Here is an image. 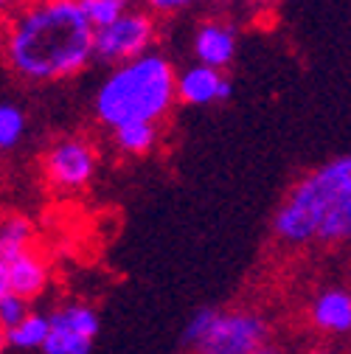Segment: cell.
Masks as SVG:
<instances>
[{"mask_svg": "<svg viewBox=\"0 0 351 354\" xmlns=\"http://www.w3.org/2000/svg\"><path fill=\"white\" fill-rule=\"evenodd\" d=\"M17 3H23V0H0V6H3V15H6V12H12Z\"/></svg>", "mask_w": 351, "mask_h": 354, "instance_id": "cell-22", "label": "cell"}, {"mask_svg": "<svg viewBox=\"0 0 351 354\" xmlns=\"http://www.w3.org/2000/svg\"><path fill=\"white\" fill-rule=\"evenodd\" d=\"M26 129H28V115L20 104L15 102L0 104V149L3 152L17 149L26 138Z\"/></svg>", "mask_w": 351, "mask_h": 354, "instance_id": "cell-16", "label": "cell"}, {"mask_svg": "<svg viewBox=\"0 0 351 354\" xmlns=\"http://www.w3.org/2000/svg\"><path fill=\"white\" fill-rule=\"evenodd\" d=\"M178 102V71L171 59L152 51L141 59L110 68L93 93V115L110 132L115 127L160 124Z\"/></svg>", "mask_w": 351, "mask_h": 354, "instance_id": "cell-2", "label": "cell"}, {"mask_svg": "<svg viewBox=\"0 0 351 354\" xmlns=\"http://www.w3.org/2000/svg\"><path fill=\"white\" fill-rule=\"evenodd\" d=\"M158 42V17L146 9H126L113 26L96 31V62L107 68H118L133 59H141L155 51Z\"/></svg>", "mask_w": 351, "mask_h": 354, "instance_id": "cell-5", "label": "cell"}, {"mask_svg": "<svg viewBox=\"0 0 351 354\" xmlns=\"http://www.w3.org/2000/svg\"><path fill=\"white\" fill-rule=\"evenodd\" d=\"M303 354H340V351L332 348V346H312V348H306Z\"/></svg>", "mask_w": 351, "mask_h": 354, "instance_id": "cell-21", "label": "cell"}, {"mask_svg": "<svg viewBox=\"0 0 351 354\" xmlns=\"http://www.w3.org/2000/svg\"><path fill=\"white\" fill-rule=\"evenodd\" d=\"M310 324L323 337H348L351 335V290L326 287L310 304Z\"/></svg>", "mask_w": 351, "mask_h": 354, "instance_id": "cell-11", "label": "cell"}, {"mask_svg": "<svg viewBox=\"0 0 351 354\" xmlns=\"http://www.w3.org/2000/svg\"><path fill=\"white\" fill-rule=\"evenodd\" d=\"M79 6L84 12V17L91 20V26L99 31V28H107L113 26L129 6H124L121 0H79Z\"/></svg>", "mask_w": 351, "mask_h": 354, "instance_id": "cell-17", "label": "cell"}, {"mask_svg": "<svg viewBox=\"0 0 351 354\" xmlns=\"http://www.w3.org/2000/svg\"><path fill=\"white\" fill-rule=\"evenodd\" d=\"M194 62L225 71L236 57V31L222 20H202L191 34Z\"/></svg>", "mask_w": 351, "mask_h": 354, "instance_id": "cell-10", "label": "cell"}, {"mask_svg": "<svg viewBox=\"0 0 351 354\" xmlns=\"http://www.w3.org/2000/svg\"><path fill=\"white\" fill-rule=\"evenodd\" d=\"M141 3L155 17H174V15H183V12L194 9L200 0H141Z\"/></svg>", "mask_w": 351, "mask_h": 354, "instance_id": "cell-19", "label": "cell"}, {"mask_svg": "<svg viewBox=\"0 0 351 354\" xmlns=\"http://www.w3.org/2000/svg\"><path fill=\"white\" fill-rule=\"evenodd\" d=\"M28 313H31L28 301H23L17 295H0V329L17 326Z\"/></svg>", "mask_w": 351, "mask_h": 354, "instance_id": "cell-18", "label": "cell"}, {"mask_svg": "<svg viewBox=\"0 0 351 354\" xmlns=\"http://www.w3.org/2000/svg\"><path fill=\"white\" fill-rule=\"evenodd\" d=\"M253 354H287L281 346H276V343H265V346H261V348H256Z\"/></svg>", "mask_w": 351, "mask_h": 354, "instance_id": "cell-20", "label": "cell"}, {"mask_svg": "<svg viewBox=\"0 0 351 354\" xmlns=\"http://www.w3.org/2000/svg\"><path fill=\"white\" fill-rule=\"evenodd\" d=\"M234 93V82L225 71H216L200 62H191L178 71V102L186 107H211L222 104Z\"/></svg>", "mask_w": 351, "mask_h": 354, "instance_id": "cell-8", "label": "cell"}, {"mask_svg": "<svg viewBox=\"0 0 351 354\" xmlns=\"http://www.w3.org/2000/svg\"><path fill=\"white\" fill-rule=\"evenodd\" d=\"M180 343L191 354H253L270 343V324L256 309L202 306L186 321Z\"/></svg>", "mask_w": 351, "mask_h": 354, "instance_id": "cell-4", "label": "cell"}, {"mask_svg": "<svg viewBox=\"0 0 351 354\" xmlns=\"http://www.w3.org/2000/svg\"><path fill=\"white\" fill-rule=\"evenodd\" d=\"M96 28L76 0H23L3 20V59L26 84L73 79L96 62Z\"/></svg>", "mask_w": 351, "mask_h": 354, "instance_id": "cell-1", "label": "cell"}, {"mask_svg": "<svg viewBox=\"0 0 351 354\" xmlns=\"http://www.w3.org/2000/svg\"><path fill=\"white\" fill-rule=\"evenodd\" d=\"M121 3H124V6H129V9H133V3H138V0H121Z\"/></svg>", "mask_w": 351, "mask_h": 354, "instance_id": "cell-23", "label": "cell"}, {"mask_svg": "<svg viewBox=\"0 0 351 354\" xmlns=\"http://www.w3.org/2000/svg\"><path fill=\"white\" fill-rule=\"evenodd\" d=\"M351 194V152L306 171L290 189L273 216V234L287 248L318 242V231L332 208Z\"/></svg>", "mask_w": 351, "mask_h": 354, "instance_id": "cell-3", "label": "cell"}, {"mask_svg": "<svg viewBox=\"0 0 351 354\" xmlns=\"http://www.w3.org/2000/svg\"><path fill=\"white\" fill-rule=\"evenodd\" d=\"M48 281H51L48 264L34 250L0 261V295H17L31 304L48 290Z\"/></svg>", "mask_w": 351, "mask_h": 354, "instance_id": "cell-9", "label": "cell"}, {"mask_svg": "<svg viewBox=\"0 0 351 354\" xmlns=\"http://www.w3.org/2000/svg\"><path fill=\"white\" fill-rule=\"evenodd\" d=\"M51 332V315L31 309V313L12 329H3V348L9 351H42L48 343Z\"/></svg>", "mask_w": 351, "mask_h": 354, "instance_id": "cell-12", "label": "cell"}, {"mask_svg": "<svg viewBox=\"0 0 351 354\" xmlns=\"http://www.w3.org/2000/svg\"><path fill=\"white\" fill-rule=\"evenodd\" d=\"M351 242V194H345L318 231V245H345Z\"/></svg>", "mask_w": 351, "mask_h": 354, "instance_id": "cell-15", "label": "cell"}, {"mask_svg": "<svg viewBox=\"0 0 351 354\" xmlns=\"http://www.w3.org/2000/svg\"><path fill=\"white\" fill-rule=\"evenodd\" d=\"M34 225L23 214H9L0 225V261L34 250Z\"/></svg>", "mask_w": 351, "mask_h": 354, "instance_id": "cell-14", "label": "cell"}, {"mask_svg": "<svg viewBox=\"0 0 351 354\" xmlns=\"http://www.w3.org/2000/svg\"><path fill=\"white\" fill-rule=\"evenodd\" d=\"M110 141L113 149L124 158H141L149 155L158 141H160V124H149V121H133V124H124L115 127L110 132Z\"/></svg>", "mask_w": 351, "mask_h": 354, "instance_id": "cell-13", "label": "cell"}, {"mask_svg": "<svg viewBox=\"0 0 351 354\" xmlns=\"http://www.w3.org/2000/svg\"><path fill=\"white\" fill-rule=\"evenodd\" d=\"M96 169L99 152L82 136H62L42 155V174H46L48 186L62 194L84 192L93 183Z\"/></svg>", "mask_w": 351, "mask_h": 354, "instance_id": "cell-6", "label": "cell"}, {"mask_svg": "<svg viewBox=\"0 0 351 354\" xmlns=\"http://www.w3.org/2000/svg\"><path fill=\"white\" fill-rule=\"evenodd\" d=\"M76 3H79V0H76Z\"/></svg>", "mask_w": 351, "mask_h": 354, "instance_id": "cell-24", "label": "cell"}, {"mask_svg": "<svg viewBox=\"0 0 351 354\" xmlns=\"http://www.w3.org/2000/svg\"><path fill=\"white\" fill-rule=\"evenodd\" d=\"M51 332L42 354H91L102 329L99 313L84 301H68L51 309Z\"/></svg>", "mask_w": 351, "mask_h": 354, "instance_id": "cell-7", "label": "cell"}]
</instances>
